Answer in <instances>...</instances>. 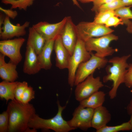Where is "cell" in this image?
<instances>
[{
    "label": "cell",
    "mask_w": 132,
    "mask_h": 132,
    "mask_svg": "<svg viewBox=\"0 0 132 132\" xmlns=\"http://www.w3.org/2000/svg\"><path fill=\"white\" fill-rule=\"evenodd\" d=\"M45 41L44 37L33 26L29 28L26 45L33 47L38 55L41 52Z\"/></svg>",
    "instance_id": "19"
},
{
    "label": "cell",
    "mask_w": 132,
    "mask_h": 132,
    "mask_svg": "<svg viewBox=\"0 0 132 132\" xmlns=\"http://www.w3.org/2000/svg\"><path fill=\"white\" fill-rule=\"evenodd\" d=\"M125 6H132V0H121Z\"/></svg>",
    "instance_id": "37"
},
{
    "label": "cell",
    "mask_w": 132,
    "mask_h": 132,
    "mask_svg": "<svg viewBox=\"0 0 132 132\" xmlns=\"http://www.w3.org/2000/svg\"><path fill=\"white\" fill-rule=\"evenodd\" d=\"M73 4L77 7L81 9V7L78 3V2L77 0H72Z\"/></svg>",
    "instance_id": "39"
},
{
    "label": "cell",
    "mask_w": 132,
    "mask_h": 132,
    "mask_svg": "<svg viewBox=\"0 0 132 132\" xmlns=\"http://www.w3.org/2000/svg\"><path fill=\"white\" fill-rule=\"evenodd\" d=\"M34 0H2L1 2L11 5V9L18 8L26 11L28 7L32 5Z\"/></svg>",
    "instance_id": "22"
},
{
    "label": "cell",
    "mask_w": 132,
    "mask_h": 132,
    "mask_svg": "<svg viewBox=\"0 0 132 132\" xmlns=\"http://www.w3.org/2000/svg\"><path fill=\"white\" fill-rule=\"evenodd\" d=\"M9 117L6 110L0 114V132H8Z\"/></svg>",
    "instance_id": "29"
},
{
    "label": "cell",
    "mask_w": 132,
    "mask_h": 132,
    "mask_svg": "<svg viewBox=\"0 0 132 132\" xmlns=\"http://www.w3.org/2000/svg\"><path fill=\"white\" fill-rule=\"evenodd\" d=\"M126 109L128 114L130 115L132 114V98L127 105Z\"/></svg>",
    "instance_id": "35"
},
{
    "label": "cell",
    "mask_w": 132,
    "mask_h": 132,
    "mask_svg": "<svg viewBox=\"0 0 132 132\" xmlns=\"http://www.w3.org/2000/svg\"><path fill=\"white\" fill-rule=\"evenodd\" d=\"M60 35L63 45L71 56L77 43L78 34L76 25L73 22L71 16H67Z\"/></svg>",
    "instance_id": "12"
},
{
    "label": "cell",
    "mask_w": 132,
    "mask_h": 132,
    "mask_svg": "<svg viewBox=\"0 0 132 132\" xmlns=\"http://www.w3.org/2000/svg\"><path fill=\"white\" fill-rule=\"evenodd\" d=\"M0 10L1 11L4 12L6 14V15L12 19H15L18 14L17 12L16 11H13L11 9H7L0 7Z\"/></svg>",
    "instance_id": "33"
},
{
    "label": "cell",
    "mask_w": 132,
    "mask_h": 132,
    "mask_svg": "<svg viewBox=\"0 0 132 132\" xmlns=\"http://www.w3.org/2000/svg\"><path fill=\"white\" fill-rule=\"evenodd\" d=\"M18 81L10 82L3 80L0 83V97L6 102L10 100L15 99V91Z\"/></svg>",
    "instance_id": "21"
},
{
    "label": "cell",
    "mask_w": 132,
    "mask_h": 132,
    "mask_svg": "<svg viewBox=\"0 0 132 132\" xmlns=\"http://www.w3.org/2000/svg\"><path fill=\"white\" fill-rule=\"evenodd\" d=\"M111 115L107 109L102 105L94 109L91 121V127L98 130L110 121Z\"/></svg>",
    "instance_id": "17"
},
{
    "label": "cell",
    "mask_w": 132,
    "mask_h": 132,
    "mask_svg": "<svg viewBox=\"0 0 132 132\" xmlns=\"http://www.w3.org/2000/svg\"><path fill=\"white\" fill-rule=\"evenodd\" d=\"M54 49L56 55V66L61 69H68L71 55L62 43L60 35L55 40Z\"/></svg>",
    "instance_id": "15"
},
{
    "label": "cell",
    "mask_w": 132,
    "mask_h": 132,
    "mask_svg": "<svg viewBox=\"0 0 132 132\" xmlns=\"http://www.w3.org/2000/svg\"><path fill=\"white\" fill-rule=\"evenodd\" d=\"M129 121L130 122V123L131 124V131H132V114H131V115Z\"/></svg>",
    "instance_id": "40"
},
{
    "label": "cell",
    "mask_w": 132,
    "mask_h": 132,
    "mask_svg": "<svg viewBox=\"0 0 132 132\" xmlns=\"http://www.w3.org/2000/svg\"><path fill=\"white\" fill-rule=\"evenodd\" d=\"M108 61L106 57H99L91 52L89 59L81 63L78 66L75 74L74 85L76 86L83 81L93 73L96 69L105 67Z\"/></svg>",
    "instance_id": "6"
},
{
    "label": "cell",
    "mask_w": 132,
    "mask_h": 132,
    "mask_svg": "<svg viewBox=\"0 0 132 132\" xmlns=\"http://www.w3.org/2000/svg\"><path fill=\"white\" fill-rule=\"evenodd\" d=\"M125 6L121 0H117L106 4H102L98 8L95 13L100 11H115L118 8Z\"/></svg>",
    "instance_id": "26"
},
{
    "label": "cell",
    "mask_w": 132,
    "mask_h": 132,
    "mask_svg": "<svg viewBox=\"0 0 132 132\" xmlns=\"http://www.w3.org/2000/svg\"><path fill=\"white\" fill-rule=\"evenodd\" d=\"M67 16L60 21L54 23L46 22H40L33 26L44 38L46 41L55 39L60 35L66 21Z\"/></svg>",
    "instance_id": "11"
},
{
    "label": "cell",
    "mask_w": 132,
    "mask_h": 132,
    "mask_svg": "<svg viewBox=\"0 0 132 132\" xmlns=\"http://www.w3.org/2000/svg\"><path fill=\"white\" fill-rule=\"evenodd\" d=\"M91 56V52L86 49L85 42L78 35L76 45L71 56L68 65V83L71 87L74 86L76 73L79 64L88 60Z\"/></svg>",
    "instance_id": "5"
},
{
    "label": "cell",
    "mask_w": 132,
    "mask_h": 132,
    "mask_svg": "<svg viewBox=\"0 0 132 132\" xmlns=\"http://www.w3.org/2000/svg\"><path fill=\"white\" fill-rule=\"evenodd\" d=\"M5 16L2 13L0 14V33L1 31L3 25Z\"/></svg>",
    "instance_id": "36"
},
{
    "label": "cell",
    "mask_w": 132,
    "mask_h": 132,
    "mask_svg": "<svg viewBox=\"0 0 132 132\" xmlns=\"http://www.w3.org/2000/svg\"><path fill=\"white\" fill-rule=\"evenodd\" d=\"M118 37L112 33L97 37L90 38L85 42L87 50L91 52H96L95 55L99 57L105 58L112 55L118 50L110 46L112 41L117 40Z\"/></svg>",
    "instance_id": "4"
},
{
    "label": "cell",
    "mask_w": 132,
    "mask_h": 132,
    "mask_svg": "<svg viewBox=\"0 0 132 132\" xmlns=\"http://www.w3.org/2000/svg\"><path fill=\"white\" fill-rule=\"evenodd\" d=\"M57 103L58 110L54 117L45 119L35 114L29 121L28 127L36 130L41 129L44 131L51 130L56 132H68L75 129L70 127L67 121L65 120L62 117V113L66 105L62 106L58 100Z\"/></svg>",
    "instance_id": "3"
},
{
    "label": "cell",
    "mask_w": 132,
    "mask_h": 132,
    "mask_svg": "<svg viewBox=\"0 0 132 132\" xmlns=\"http://www.w3.org/2000/svg\"><path fill=\"white\" fill-rule=\"evenodd\" d=\"M10 18L6 15L4 22L0 33V38L2 40H6L15 37L23 36L26 33V29L29 27L30 22L26 21L22 25L19 23L16 25L10 22Z\"/></svg>",
    "instance_id": "13"
},
{
    "label": "cell",
    "mask_w": 132,
    "mask_h": 132,
    "mask_svg": "<svg viewBox=\"0 0 132 132\" xmlns=\"http://www.w3.org/2000/svg\"><path fill=\"white\" fill-rule=\"evenodd\" d=\"M99 77H94L93 73L76 86L75 91L76 99L80 102L86 99L104 86Z\"/></svg>",
    "instance_id": "8"
},
{
    "label": "cell",
    "mask_w": 132,
    "mask_h": 132,
    "mask_svg": "<svg viewBox=\"0 0 132 132\" xmlns=\"http://www.w3.org/2000/svg\"><path fill=\"white\" fill-rule=\"evenodd\" d=\"M76 28L78 36L85 42L91 38L100 37L114 31L104 25L94 21L80 22L76 25Z\"/></svg>",
    "instance_id": "7"
},
{
    "label": "cell",
    "mask_w": 132,
    "mask_h": 132,
    "mask_svg": "<svg viewBox=\"0 0 132 132\" xmlns=\"http://www.w3.org/2000/svg\"><path fill=\"white\" fill-rule=\"evenodd\" d=\"M114 15L115 14L114 11H99L96 13L93 21L99 24L105 25L108 20Z\"/></svg>",
    "instance_id": "24"
},
{
    "label": "cell",
    "mask_w": 132,
    "mask_h": 132,
    "mask_svg": "<svg viewBox=\"0 0 132 132\" xmlns=\"http://www.w3.org/2000/svg\"><path fill=\"white\" fill-rule=\"evenodd\" d=\"M124 24L123 21L121 19L114 15L110 17L104 25L108 27L111 26L115 27L119 25H123Z\"/></svg>",
    "instance_id": "30"
},
{
    "label": "cell",
    "mask_w": 132,
    "mask_h": 132,
    "mask_svg": "<svg viewBox=\"0 0 132 132\" xmlns=\"http://www.w3.org/2000/svg\"><path fill=\"white\" fill-rule=\"evenodd\" d=\"M132 6H123L114 11L115 15L123 20L132 19V11L130 8Z\"/></svg>",
    "instance_id": "25"
},
{
    "label": "cell",
    "mask_w": 132,
    "mask_h": 132,
    "mask_svg": "<svg viewBox=\"0 0 132 132\" xmlns=\"http://www.w3.org/2000/svg\"><path fill=\"white\" fill-rule=\"evenodd\" d=\"M28 86V83L26 81L18 82L15 91V97L16 100L21 102L23 94Z\"/></svg>",
    "instance_id": "27"
},
{
    "label": "cell",
    "mask_w": 132,
    "mask_h": 132,
    "mask_svg": "<svg viewBox=\"0 0 132 132\" xmlns=\"http://www.w3.org/2000/svg\"><path fill=\"white\" fill-rule=\"evenodd\" d=\"M131 56V55L129 54L120 57L115 56L108 60V62L111 65L106 67L107 74L103 77V80L104 83L109 81L113 82L112 88L109 93L111 99L115 98L119 87L124 83L129 65L127 61Z\"/></svg>",
    "instance_id": "2"
},
{
    "label": "cell",
    "mask_w": 132,
    "mask_h": 132,
    "mask_svg": "<svg viewBox=\"0 0 132 132\" xmlns=\"http://www.w3.org/2000/svg\"><path fill=\"white\" fill-rule=\"evenodd\" d=\"M131 126L129 121L113 126L107 125L96 130L97 132H118L120 131L131 130Z\"/></svg>",
    "instance_id": "23"
},
{
    "label": "cell",
    "mask_w": 132,
    "mask_h": 132,
    "mask_svg": "<svg viewBox=\"0 0 132 132\" xmlns=\"http://www.w3.org/2000/svg\"><path fill=\"white\" fill-rule=\"evenodd\" d=\"M82 3H87L90 2H93L94 0H77Z\"/></svg>",
    "instance_id": "38"
},
{
    "label": "cell",
    "mask_w": 132,
    "mask_h": 132,
    "mask_svg": "<svg viewBox=\"0 0 132 132\" xmlns=\"http://www.w3.org/2000/svg\"><path fill=\"white\" fill-rule=\"evenodd\" d=\"M25 41L22 37L0 41V53L9 57L10 61L17 65L22 61L21 48Z\"/></svg>",
    "instance_id": "9"
},
{
    "label": "cell",
    "mask_w": 132,
    "mask_h": 132,
    "mask_svg": "<svg viewBox=\"0 0 132 132\" xmlns=\"http://www.w3.org/2000/svg\"><path fill=\"white\" fill-rule=\"evenodd\" d=\"M94 109L80 105L75 110L72 118L67 121L69 125L75 129L79 128L85 131L92 127L91 121Z\"/></svg>",
    "instance_id": "10"
},
{
    "label": "cell",
    "mask_w": 132,
    "mask_h": 132,
    "mask_svg": "<svg viewBox=\"0 0 132 132\" xmlns=\"http://www.w3.org/2000/svg\"><path fill=\"white\" fill-rule=\"evenodd\" d=\"M116 0H94L93 2V5L91 10L95 13L98 8L101 5Z\"/></svg>",
    "instance_id": "32"
},
{
    "label": "cell",
    "mask_w": 132,
    "mask_h": 132,
    "mask_svg": "<svg viewBox=\"0 0 132 132\" xmlns=\"http://www.w3.org/2000/svg\"><path fill=\"white\" fill-rule=\"evenodd\" d=\"M105 95L103 91H98L79 102V105L85 107L95 109L102 105L105 100Z\"/></svg>",
    "instance_id": "20"
},
{
    "label": "cell",
    "mask_w": 132,
    "mask_h": 132,
    "mask_svg": "<svg viewBox=\"0 0 132 132\" xmlns=\"http://www.w3.org/2000/svg\"><path fill=\"white\" fill-rule=\"evenodd\" d=\"M55 39L46 41L41 52L38 55L39 60L42 69L47 70L50 69L52 67L51 57L54 49Z\"/></svg>",
    "instance_id": "18"
},
{
    "label": "cell",
    "mask_w": 132,
    "mask_h": 132,
    "mask_svg": "<svg viewBox=\"0 0 132 132\" xmlns=\"http://www.w3.org/2000/svg\"><path fill=\"white\" fill-rule=\"evenodd\" d=\"M124 24L127 26L126 30L129 33H132V22L129 20L123 21Z\"/></svg>",
    "instance_id": "34"
},
{
    "label": "cell",
    "mask_w": 132,
    "mask_h": 132,
    "mask_svg": "<svg viewBox=\"0 0 132 132\" xmlns=\"http://www.w3.org/2000/svg\"><path fill=\"white\" fill-rule=\"evenodd\" d=\"M35 98V91L33 88L28 86L25 90L22 96L21 102L24 104H27Z\"/></svg>",
    "instance_id": "28"
},
{
    "label": "cell",
    "mask_w": 132,
    "mask_h": 132,
    "mask_svg": "<svg viewBox=\"0 0 132 132\" xmlns=\"http://www.w3.org/2000/svg\"><path fill=\"white\" fill-rule=\"evenodd\" d=\"M41 69L38 55L33 47L26 45L23 67V72L29 75H34Z\"/></svg>",
    "instance_id": "14"
},
{
    "label": "cell",
    "mask_w": 132,
    "mask_h": 132,
    "mask_svg": "<svg viewBox=\"0 0 132 132\" xmlns=\"http://www.w3.org/2000/svg\"><path fill=\"white\" fill-rule=\"evenodd\" d=\"M5 56L0 53V77L3 80L15 82L18 77L16 69L17 65L10 61L6 63L5 60Z\"/></svg>",
    "instance_id": "16"
},
{
    "label": "cell",
    "mask_w": 132,
    "mask_h": 132,
    "mask_svg": "<svg viewBox=\"0 0 132 132\" xmlns=\"http://www.w3.org/2000/svg\"><path fill=\"white\" fill-rule=\"evenodd\" d=\"M6 110L9 117L8 132H27L29 121L36 114L33 105L24 104L15 99L9 102Z\"/></svg>",
    "instance_id": "1"
},
{
    "label": "cell",
    "mask_w": 132,
    "mask_h": 132,
    "mask_svg": "<svg viewBox=\"0 0 132 132\" xmlns=\"http://www.w3.org/2000/svg\"><path fill=\"white\" fill-rule=\"evenodd\" d=\"M124 83L128 88H132V63L129 65Z\"/></svg>",
    "instance_id": "31"
}]
</instances>
